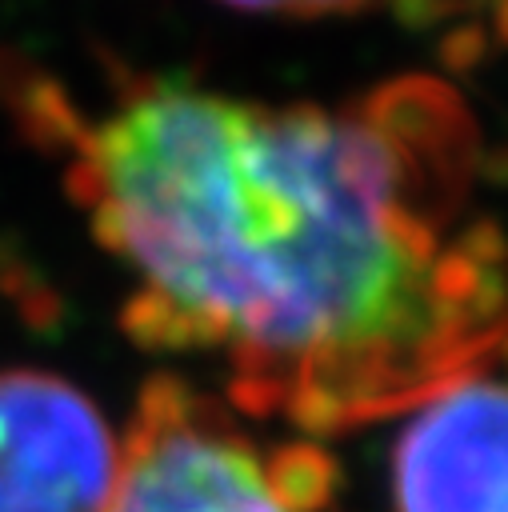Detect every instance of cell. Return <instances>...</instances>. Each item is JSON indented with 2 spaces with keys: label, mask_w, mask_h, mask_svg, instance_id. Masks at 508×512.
Returning a JSON list of instances; mask_svg holds the SVG:
<instances>
[{
  "label": "cell",
  "mask_w": 508,
  "mask_h": 512,
  "mask_svg": "<svg viewBox=\"0 0 508 512\" xmlns=\"http://www.w3.org/2000/svg\"><path fill=\"white\" fill-rule=\"evenodd\" d=\"M332 492L336 460L324 448H260L184 380L152 376L104 512H320Z\"/></svg>",
  "instance_id": "7a4b0ae2"
},
{
  "label": "cell",
  "mask_w": 508,
  "mask_h": 512,
  "mask_svg": "<svg viewBox=\"0 0 508 512\" xmlns=\"http://www.w3.org/2000/svg\"><path fill=\"white\" fill-rule=\"evenodd\" d=\"M492 20H496V36L508 44V0H496V8H492Z\"/></svg>",
  "instance_id": "52a82bcc"
},
{
  "label": "cell",
  "mask_w": 508,
  "mask_h": 512,
  "mask_svg": "<svg viewBox=\"0 0 508 512\" xmlns=\"http://www.w3.org/2000/svg\"><path fill=\"white\" fill-rule=\"evenodd\" d=\"M252 12H284V16H328V12H360L380 0H224Z\"/></svg>",
  "instance_id": "5b68a950"
},
{
  "label": "cell",
  "mask_w": 508,
  "mask_h": 512,
  "mask_svg": "<svg viewBox=\"0 0 508 512\" xmlns=\"http://www.w3.org/2000/svg\"><path fill=\"white\" fill-rule=\"evenodd\" d=\"M496 356L504 360V368H508V332H504V340H500V348H496Z\"/></svg>",
  "instance_id": "ba28073f"
},
{
  "label": "cell",
  "mask_w": 508,
  "mask_h": 512,
  "mask_svg": "<svg viewBox=\"0 0 508 512\" xmlns=\"http://www.w3.org/2000/svg\"><path fill=\"white\" fill-rule=\"evenodd\" d=\"M116 472L120 440L80 388L0 372V512H104Z\"/></svg>",
  "instance_id": "3957f363"
},
{
  "label": "cell",
  "mask_w": 508,
  "mask_h": 512,
  "mask_svg": "<svg viewBox=\"0 0 508 512\" xmlns=\"http://www.w3.org/2000/svg\"><path fill=\"white\" fill-rule=\"evenodd\" d=\"M68 140V192L132 272L120 324L208 352L228 396L332 436L480 372L508 332V264L448 240L480 164L476 120L432 76L344 108L144 80L104 116L32 96Z\"/></svg>",
  "instance_id": "6da1fadb"
},
{
  "label": "cell",
  "mask_w": 508,
  "mask_h": 512,
  "mask_svg": "<svg viewBox=\"0 0 508 512\" xmlns=\"http://www.w3.org/2000/svg\"><path fill=\"white\" fill-rule=\"evenodd\" d=\"M396 512H508V384L460 376L420 400L392 448Z\"/></svg>",
  "instance_id": "277c9868"
},
{
  "label": "cell",
  "mask_w": 508,
  "mask_h": 512,
  "mask_svg": "<svg viewBox=\"0 0 508 512\" xmlns=\"http://www.w3.org/2000/svg\"><path fill=\"white\" fill-rule=\"evenodd\" d=\"M484 48H488V36H484V28H476V24H464V28H456V32H448V36H444V44H440V56H444V64H448V68H456V72H468V68H476V64L484 60Z\"/></svg>",
  "instance_id": "8992f818"
}]
</instances>
